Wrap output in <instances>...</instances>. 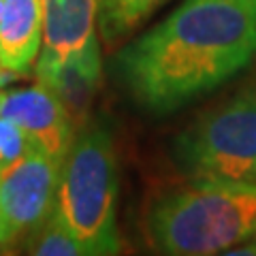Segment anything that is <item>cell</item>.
I'll return each instance as SVG.
<instances>
[{
	"label": "cell",
	"instance_id": "cell-1",
	"mask_svg": "<svg viewBox=\"0 0 256 256\" xmlns=\"http://www.w3.org/2000/svg\"><path fill=\"white\" fill-rule=\"evenodd\" d=\"M256 60V0H182L116 54V75L152 116L212 94Z\"/></svg>",
	"mask_w": 256,
	"mask_h": 256
},
{
	"label": "cell",
	"instance_id": "cell-2",
	"mask_svg": "<svg viewBox=\"0 0 256 256\" xmlns=\"http://www.w3.org/2000/svg\"><path fill=\"white\" fill-rule=\"evenodd\" d=\"M256 184L186 180L154 196L146 214L150 246L169 256L228 254L252 235Z\"/></svg>",
	"mask_w": 256,
	"mask_h": 256
},
{
	"label": "cell",
	"instance_id": "cell-3",
	"mask_svg": "<svg viewBox=\"0 0 256 256\" xmlns=\"http://www.w3.org/2000/svg\"><path fill=\"white\" fill-rule=\"evenodd\" d=\"M118 154L114 132L102 120L79 128L60 171L54 214L82 246L84 256L122 252L118 230Z\"/></svg>",
	"mask_w": 256,
	"mask_h": 256
},
{
	"label": "cell",
	"instance_id": "cell-4",
	"mask_svg": "<svg viewBox=\"0 0 256 256\" xmlns=\"http://www.w3.org/2000/svg\"><path fill=\"white\" fill-rule=\"evenodd\" d=\"M186 180L256 184V82L207 109L173 141Z\"/></svg>",
	"mask_w": 256,
	"mask_h": 256
},
{
	"label": "cell",
	"instance_id": "cell-5",
	"mask_svg": "<svg viewBox=\"0 0 256 256\" xmlns=\"http://www.w3.org/2000/svg\"><path fill=\"white\" fill-rule=\"evenodd\" d=\"M62 164L32 146L13 162L0 166V216L13 246L22 244L56 210Z\"/></svg>",
	"mask_w": 256,
	"mask_h": 256
},
{
	"label": "cell",
	"instance_id": "cell-6",
	"mask_svg": "<svg viewBox=\"0 0 256 256\" xmlns=\"http://www.w3.org/2000/svg\"><path fill=\"white\" fill-rule=\"evenodd\" d=\"M0 116L15 120L32 146L43 150L60 164L79 130L58 96L38 82L34 86L4 92Z\"/></svg>",
	"mask_w": 256,
	"mask_h": 256
},
{
	"label": "cell",
	"instance_id": "cell-7",
	"mask_svg": "<svg viewBox=\"0 0 256 256\" xmlns=\"http://www.w3.org/2000/svg\"><path fill=\"white\" fill-rule=\"evenodd\" d=\"M43 47L36 60L58 62L100 47L96 0H41Z\"/></svg>",
	"mask_w": 256,
	"mask_h": 256
},
{
	"label": "cell",
	"instance_id": "cell-8",
	"mask_svg": "<svg viewBox=\"0 0 256 256\" xmlns=\"http://www.w3.org/2000/svg\"><path fill=\"white\" fill-rule=\"evenodd\" d=\"M36 82L52 90L73 118L77 128L90 120V107L102 75L100 47L58 62H34Z\"/></svg>",
	"mask_w": 256,
	"mask_h": 256
},
{
	"label": "cell",
	"instance_id": "cell-9",
	"mask_svg": "<svg viewBox=\"0 0 256 256\" xmlns=\"http://www.w3.org/2000/svg\"><path fill=\"white\" fill-rule=\"evenodd\" d=\"M43 47L41 0H4L0 13V66L28 75Z\"/></svg>",
	"mask_w": 256,
	"mask_h": 256
},
{
	"label": "cell",
	"instance_id": "cell-10",
	"mask_svg": "<svg viewBox=\"0 0 256 256\" xmlns=\"http://www.w3.org/2000/svg\"><path fill=\"white\" fill-rule=\"evenodd\" d=\"M171 0H96V28L100 43L114 47L139 30Z\"/></svg>",
	"mask_w": 256,
	"mask_h": 256
},
{
	"label": "cell",
	"instance_id": "cell-11",
	"mask_svg": "<svg viewBox=\"0 0 256 256\" xmlns=\"http://www.w3.org/2000/svg\"><path fill=\"white\" fill-rule=\"evenodd\" d=\"M20 246L24 248L22 252L34 256H84L82 246L56 214L32 230Z\"/></svg>",
	"mask_w": 256,
	"mask_h": 256
},
{
	"label": "cell",
	"instance_id": "cell-12",
	"mask_svg": "<svg viewBox=\"0 0 256 256\" xmlns=\"http://www.w3.org/2000/svg\"><path fill=\"white\" fill-rule=\"evenodd\" d=\"M30 148V139L15 120L0 116V166L13 162Z\"/></svg>",
	"mask_w": 256,
	"mask_h": 256
},
{
	"label": "cell",
	"instance_id": "cell-13",
	"mask_svg": "<svg viewBox=\"0 0 256 256\" xmlns=\"http://www.w3.org/2000/svg\"><path fill=\"white\" fill-rule=\"evenodd\" d=\"M228 254H252V256H256V224H254L252 235L248 237V239H244L239 246H235Z\"/></svg>",
	"mask_w": 256,
	"mask_h": 256
},
{
	"label": "cell",
	"instance_id": "cell-14",
	"mask_svg": "<svg viewBox=\"0 0 256 256\" xmlns=\"http://www.w3.org/2000/svg\"><path fill=\"white\" fill-rule=\"evenodd\" d=\"M6 248H13V239L9 233V226H6V222L2 220V216H0V252H4Z\"/></svg>",
	"mask_w": 256,
	"mask_h": 256
},
{
	"label": "cell",
	"instance_id": "cell-15",
	"mask_svg": "<svg viewBox=\"0 0 256 256\" xmlns=\"http://www.w3.org/2000/svg\"><path fill=\"white\" fill-rule=\"evenodd\" d=\"M11 77H13L11 73H6V70H4L2 66H0V86H2L4 82H9V79H11Z\"/></svg>",
	"mask_w": 256,
	"mask_h": 256
},
{
	"label": "cell",
	"instance_id": "cell-16",
	"mask_svg": "<svg viewBox=\"0 0 256 256\" xmlns=\"http://www.w3.org/2000/svg\"><path fill=\"white\" fill-rule=\"evenodd\" d=\"M2 100H4V92L0 90V109H2Z\"/></svg>",
	"mask_w": 256,
	"mask_h": 256
},
{
	"label": "cell",
	"instance_id": "cell-17",
	"mask_svg": "<svg viewBox=\"0 0 256 256\" xmlns=\"http://www.w3.org/2000/svg\"><path fill=\"white\" fill-rule=\"evenodd\" d=\"M2 4H4V0H0V13H2Z\"/></svg>",
	"mask_w": 256,
	"mask_h": 256
}]
</instances>
